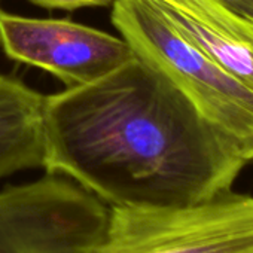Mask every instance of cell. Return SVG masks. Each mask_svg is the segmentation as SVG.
Returning <instances> with one entry per match:
<instances>
[{
  "instance_id": "obj_11",
  "label": "cell",
  "mask_w": 253,
  "mask_h": 253,
  "mask_svg": "<svg viewBox=\"0 0 253 253\" xmlns=\"http://www.w3.org/2000/svg\"><path fill=\"white\" fill-rule=\"evenodd\" d=\"M0 3H2V0H0ZM0 12H2V8H0Z\"/></svg>"
},
{
  "instance_id": "obj_2",
  "label": "cell",
  "mask_w": 253,
  "mask_h": 253,
  "mask_svg": "<svg viewBox=\"0 0 253 253\" xmlns=\"http://www.w3.org/2000/svg\"><path fill=\"white\" fill-rule=\"evenodd\" d=\"M110 20L134 52L173 81L223 140L253 164V89L191 42L152 0H115Z\"/></svg>"
},
{
  "instance_id": "obj_8",
  "label": "cell",
  "mask_w": 253,
  "mask_h": 253,
  "mask_svg": "<svg viewBox=\"0 0 253 253\" xmlns=\"http://www.w3.org/2000/svg\"><path fill=\"white\" fill-rule=\"evenodd\" d=\"M154 2L180 11L223 35L253 42V27L228 12L217 0H154Z\"/></svg>"
},
{
  "instance_id": "obj_3",
  "label": "cell",
  "mask_w": 253,
  "mask_h": 253,
  "mask_svg": "<svg viewBox=\"0 0 253 253\" xmlns=\"http://www.w3.org/2000/svg\"><path fill=\"white\" fill-rule=\"evenodd\" d=\"M88 253H253V195L234 191L185 206H109Z\"/></svg>"
},
{
  "instance_id": "obj_5",
  "label": "cell",
  "mask_w": 253,
  "mask_h": 253,
  "mask_svg": "<svg viewBox=\"0 0 253 253\" xmlns=\"http://www.w3.org/2000/svg\"><path fill=\"white\" fill-rule=\"evenodd\" d=\"M0 46L18 63L46 70L70 86L92 84L137 54L122 36L55 18L0 12Z\"/></svg>"
},
{
  "instance_id": "obj_1",
  "label": "cell",
  "mask_w": 253,
  "mask_h": 253,
  "mask_svg": "<svg viewBox=\"0 0 253 253\" xmlns=\"http://www.w3.org/2000/svg\"><path fill=\"white\" fill-rule=\"evenodd\" d=\"M43 166L107 206H185L228 194L249 166L139 55L43 100Z\"/></svg>"
},
{
  "instance_id": "obj_9",
  "label": "cell",
  "mask_w": 253,
  "mask_h": 253,
  "mask_svg": "<svg viewBox=\"0 0 253 253\" xmlns=\"http://www.w3.org/2000/svg\"><path fill=\"white\" fill-rule=\"evenodd\" d=\"M32 3L46 9H67L73 11L78 8L89 6H109L115 0H30Z\"/></svg>"
},
{
  "instance_id": "obj_7",
  "label": "cell",
  "mask_w": 253,
  "mask_h": 253,
  "mask_svg": "<svg viewBox=\"0 0 253 253\" xmlns=\"http://www.w3.org/2000/svg\"><path fill=\"white\" fill-rule=\"evenodd\" d=\"M157 5L191 42L203 49L237 81L253 89V42L231 38L207 27L180 11L167 8L161 3Z\"/></svg>"
},
{
  "instance_id": "obj_4",
  "label": "cell",
  "mask_w": 253,
  "mask_h": 253,
  "mask_svg": "<svg viewBox=\"0 0 253 253\" xmlns=\"http://www.w3.org/2000/svg\"><path fill=\"white\" fill-rule=\"evenodd\" d=\"M109 206L58 174L0 191V253H88Z\"/></svg>"
},
{
  "instance_id": "obj_10",
  "label": "cell",
  "mask_w": 253,
  "mask_h": 253,
  "mask_svg": "<svg viewBox=\"0 0 253 253\" xmlns=\"http://www.w3.org/2000/svg\"><path fill=\"white\" fill-rule=\"evenodd\" d=\"M231 14L253 27V0H217Z\"/></svg>"
},
{
  "instance_id": "obj_6",
  "label": "cell",
  "mask_w": 253,
  "mask_h": 253,
  "mask_svg": "<svg viewBox=\"0 0 253 253\" xmlns=\"http://www.w3.org/2000/svg\"><path fill=\"white\" fill-rule=\"evenodd\" d=\"M45 95L0 73V179L43 166Z\"/></svg>"
}]
</instances>
